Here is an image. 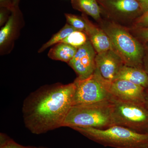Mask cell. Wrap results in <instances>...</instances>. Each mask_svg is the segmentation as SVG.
<instances>
[{
	"label": "cell",
	"instance_id": "cell-22",
	"mask_svg": "<svg viewBox=\"0 0 148 148\" xmlns=\"http://www.w3.org/2000/svg\"><path fill=\"white\" fill-rule=\"evenodd\" d=\"M0 5L1 7L5 8L11 12L16 8L12 5V0H0Z\"/></svg>",
	"mask_w": 148,
	"mask_h": 148
},
{
	"label": "cell",
	"instance_id": "cell-6",
	"mask_svg": "<svg viewBox=\"0 0 148 148\" xmlns=\"http://www.w3.org/2000/svg\"><path fill=\"white\" fill-rule=\"evenodd\" d=\"M74 82L76 90L74 106L93 104L112 99V96L103 84L101 77L95 71L87 78H77Z\"/></svg>",
	"mask_w": 148,
	"mask_h": 148
},
{
	"label": "cell",
	"instance_id": "cell-26",
	"mask_svg": "<svg viewBox=\"0 0 148 148\" xmlns=\"http://www.w3.org/2000/svg\"><path fill=\"white\" fill-rule=\"evenodd\" d=\"M145 104L148 108V88L145 90Z\"/></svg>",
	"mask_w": 148,
	"mask_h": 148
},
{
	"label": "cell",
	"instance_id": "cell-27",
	"mask_svg": "<svg viewBox=\"0 0 148 148\" xmlns=\"http://www.w3.org/2000/svg\"><path fill=\"white\" fill-rule=\"evenodd\" d=\"M20 0H12V5L14 7H18V3Z\"/></svg>",
	"mask_w": 148,
	"mask_h": 148
},
{
	"label": "cell",
	"instance_id": "cell-5",
	"mask_svg": "<svg viewBox=\"0 0 148 148\" xmlns=\"http://www.w3.org/2000/svg\"><path fill=\"white\" fill-rule=\"evenodd\" d=\"M114 125L148 134V108L145 104L125 102L112 98Z\"/></svg>",
	"mask_w": 148,
	"mask_h": 148
},
{
	"label": "cell",
	"instance_id": "cell-14",
	"mask_svg": "<svg viewBox=\"0 0 148 148\" xmlns=\"http://www.w3.org/2000/svg\"><path fill=\"white\" fill-rule=\"evenodd\" d=\"M75 9L80 11L98 20L101 18V10L97 0H71Z\"/></svg>",
	"mask_w": 148,
	"mask_h": 148
},
{
	"label": "cell",
	"instance_id": "cell-10",
	"mask_svg": "<svg viewBox=\"0 0 148 148\" xmlns=\"http://www.w3.org/2000/svg\"><path fill=\"white\" fill-rule=\"evenodd\" d=\"M110 13L126 17L141 16L143 12L137 0H97Z\"/></svg>",
	"mask_w": 148,
	"mask_h": 148
},
{
	"label": "cell",
	"instance_id": "cell-25",
	"mask_svg": "<svg viewBox=\"0 0 148 148\" xmlns=\"http://www.w3.org/2000/svg\"><path fill=\"white\" fill-rule=\"evenodd\" d=\"M144 70L148 74V53L144 59Z\"/></svg>",
	"mask_w": 148,
	"mask_h": 148
},
{
	"label": "cell",
	"instance_id": "cell-16",
	"mask_svg": "<svg viewBox=\"0 0 148 148\" xmlns=\"http://www.w3.org/2000/svg\"><path fill=\"white\" fill-rule=\"evenodd\" d=\"M17 7L12 11L6 23L0 31V45L3 46L8 42L13 33L15 25V18L17 12Z\"/></svg>",
	"mask_w": 148,
	"mask_h": 148
},
{
	"label": "cell",
	"instance_id": "cell-15",
	"mask_svg": "<svg viewBox=\"0 0 148 148\" xmlns=\"http://www.w3.org/2000/svg\"><path fill=\"white\" fill-rule=\"evenodd\" d=\"M76 30H77L69 24H66L58 33L53 35L48 41L42 45L39 50V53H41L47 48L61 42L71 33Z\"/></svg>",
	"mask_w": 148,
	"mask_h": 148
},
{
	"label": "cell",
	"instance_id": "cell-12",
	"mask_svg": "<svg viewBox=\"0 0 148 148\" xmlns=\"http://www.w3.org/2000/svg\"><path fill=\"white\" fill-rule=\"evenodd\" d=\"M117 79L125 80L148 88V74L141 67L125 65L119 73L116 79Z\"/></svg>",
	"mask_w": 148,
	"mask_h": 148
},
{
	"label": "cell",
	"instance_id": "cell-19",
	"mask_svg": "<svg viewBox=\"0 0 148 148\" xmlns=\"http://www.w3.org/2000/svg\"><path fill=\"white\" fill-rule=\"evenodd\" d=\"M0 148H38L31 146H24L19 145L12 139L5 135L1 134Z\"/></svg>",
	"mask_w": 148,
	"mask_h": 148
},
{
	"label": "cell",
	"instance_id": "cell-20",
	"mask_svg": "<svg viewBox=\"0 0 148 148\" xmlns=\"http://www.w3.org/2000/svg\"><path fill=\"white\" fill-rule=\"evenodd\" d=\"M135 27L138 29L148 27V12L138 17L135 22Z\"/></svg>",
	"mask_w": 148,
	"mask_h": 148
},
{
	"label": "cell",
	"instance_id": "cell-11",
	"mask_svg": "<svg viewBox=\"0 0 148 148\" xmlns=\"http://www.w3.org/2000/svg\"><path fill=\"white\" fill-rule=\"evenodd\" d=\"M83 16L86 24L85 32L97 53L112 49L110 40L104 30L92 24L84 15Z\"/></svg>",
	"mask_w": 148,
	"mask_h": 148
},
{
	"label": "cell",
	"instance_id": "cell-8",
	"mask_svg": "<svg viewBox=\"0 0 148 148\" xmlns=\"http://www.w3.org/2000/svg\"><path fill=\"white\" fill-rule=\"evenodd\" d=\"M90 40L78 48L76 53L68 64L77 75L78 79L87 78L94 73L96 53Z\"/></svg>",
	"mask_w": 148,
	"mask_h": 148
},
{
	"label": "cell",
	"instance_id": "cell-28",
	"mask_svg": "<svg viewBox=\"0 0 148 148\" xmlns=\"http://www.w3.org/2000/svg\"></svg>",
	"mask_w": 148,
	"mask_h": 148
},
{
	"label": "cell",
	"instance_id": "cell-3",
	"mask_svg": "<svg viewBox=\"0 0 148 148\" xmlns=\"http://www.w3.org/2000/svg\"><path fill=\"white\" fill-rule=\"evenodd\" d=\"M113 125L111 99L93 104L73 106L64 120L63 127L105 129Z\"/></svg>",
	"mask_w": 148,
	"mask_h": 148
},
{
	"label": "cell",
	"instance_id": "cell-1",
	"mask_svg": "<svg viewBox=\"0 0 148 148\" xmlns=\"http://www.w3.org/2000/svg\"><path fill=\"white\" fill-rule=\"evenodd\" d=\"M75 82L44 86L32 92L24 101L22 113L25 126L40 135L63 127L74 106Z\"/></svg>",
	"mask_w": 148,
	"mask_h": 148
},
{
	"label": "cell",
	"instance_id": "cell-23",
	"mask_svg": "<svg viewBox=\"0 0 148 148\" xmlns=\"http://www.w3.org/2000/svg\"><path fill=\"white\" fill-rule=\"evenodd\" d=\"M1 8V12H0V24H1V26L5 21L6 17V11L8 9L5 8Z\"/></svg>",
	"mask_w": 148,
	"mask_h": 148
},
{
	"label": "cell",
	"instance_id": "cell-9",
	"mask_svg": "<svg viewBox=\"0 0 148 148\" xmlns=\"http://www.w3.org/2000/svg\"><path fill=\"white\" fill-rule=\"evenodd\" d=\"M95 71L103 79L113 81L124 66L122 58L113 49L97 53L95 58Z\"/></svg>",
	"mask_w": 148,
	"mask_h": 148
},
{
	"label": "cell",
	"instance_id": "cell-21",
	"mask_svg": "<svg viewBox=\"0 0 148 148\" xmlns=\"http://www.w3.org/2000/svg\"><path fill=\"white\" fill-rule=\"evenodd\" d=\"M138 36L143 40L148 42V27L139 28L138 31Z\"/></svg>",
	"mask_w": 148,
	"mask_h": 148
},
{
	"label": "cell",
	"instance_id": "cell-17",
	"mask_svg": "<svg viewBox=\"0 0 148 148\" xmlns=\"http://www.w3.org/2000/svg\"><path fill=\"white\" fill-rule=\"evenodd\" d=\"M88 40L89 38L85 32L76 30L71 33L61 42L65 43L78 49Z\"/></svg>",
	"mask_w": 148,
	"mask_h": 148
},
{
	"label": "cell",
	"instance_id": "cell-4",
	"mask_svg": "<svg viewBox=\"0 0 148 148\" xmlns=\"http://www.w3.org/2000/svg\"><path fill=\"white\" fill-rule=\"evenodd\" d=\"M108 36L112 49L122 58L127 66L140 67L144 59L143 46L125 29L114 23H110L103 28Z\"/></svg>",
	"mask_w": 148,
	"mask_h": 148
},
{
	"label": "cell",
	"instance_id": "cell-18",
	"mask_svg": "<svg viewBox=\"0 0 148 148\" xmlns=\"http://www.w3.org/2000/svg\"><path fill=\"white\" fill-rule=\"evenodd\" d=\"M65 17L68 24L78 31L85 32L86 24L83 16H77L71 14H65Z\"/></svg>",
	"mask_w": 148,
	"mask_h": 148
},
{
	"label": "cell",
	"instance_id": "cell-7",
	"mask_svg": "<svg viewBox=\"0 0 148 148\" xmlns=\"http://www.w3.org/2000/svg\"><path fill=\"white\" fill-rule=\"evenodd\" d=\"M101 78L112 98L125 102L145 104V88L125 80L117 79L110 82Z\"/></svg>",
	"mask_w": 148,
	"mask_h": 148
},
{
	"label": "cell",
	"instance_id": "cell-2",
	"mask_svg": "<svg viewBox=\"0 0 148 148\" xmlns=\"http://www.w3.org/2000/svg\"><path fill=\"white\" fill-rule=\"evenodd\" d=\"M72 129L105 147L115 148H148V134L139 133L119 125L105 129L73 127Z\"/></svg>",
	"mask_w": 148,
	"mask_h": 148
},
{
	"label": "cell",
	"instance_id": "cell-13",
	"mask_svg": "<svg viewBox=\"0 0 148 148\" xmlns=\"http://www.w3.org/2000/svg\"><path fill=\"white\" fill-rule=\"evenodd\" d=\"M77 49L65 43H58L49 50L48 56L53 60L68 63L76 54Z\"/></svg>",
	"mask_w": 148,
	"mask_h": 148
},
{
	"label": "cell",
	"instance_id": "cell-24",
	"mask_svg": "<svg viewBox=\"0 0 148 148\" xmlns=\"http://www.w3.org/2000/svg\"><path fill=\"white\" fill-rule=\"evenodd\" d=\"M140 3L143 13L148 12V0H137ZM143 13V14H144Z\"/></svg>",
	"mask_w": 148,
	"mask_h": 148
}]
</instances>
